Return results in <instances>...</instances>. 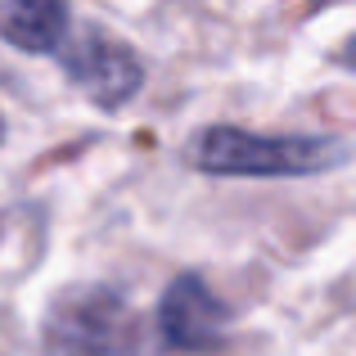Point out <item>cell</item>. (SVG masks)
<instances>
[{"instance_id":"1","label":"cell","mask_w":356,"mask_h":356,"mask_svg":"<svg viewBox=\"0 0 356 356\" xmlns=\"http://www.w3.org/2000/svg\"><path fill=\"white\" fill-rule=\"evenodd\" d=\"M185 158L208 176L284 181V176H321L348 163V145L330 136H257L239 127H208L190 140Z\"/></svg>"},{"instance_id":"2","label":"cell","mask_w":356,"mask_h":356,"mask_svg":"<svg viewBox=\"0 0 356 356\" xmlns=\"http://www.w3.org/2000/svg\"><path fill=\"white\" fill-rule=\"evenodd\" d=\"M41 356H145L140 316L104 284L68 289L45 316Z\"/></svg>"},{"instance_id":"3","label":"cell","mask_w":356,"mask_h":356,"mask_svg":"<svg viewBox=\"0 0 356 356\" xmlns=\"http://www.w3.org/2000/svg\"><path fill=\"white\" fill-rule=\"evenodd\" d=\"M63 72L68 81L90 99L95 108H122L140 95L145 86V63L127 41L99 32V27H81L63 41Z\"/></svg>"},{"instance_id":"4","label":"cell","mask_w":356,"mask_h":356,"mask_svg":"<svg viewBox=\"0 0 356 356\" xmlns=\"http://www.w3.org/2000/svg\"><path fill=\"white\" fill-rule=\"evenodd\" d=\"M158 330L167 348L176 352H203L217 348L230 330V312L199 275H176L158 302Z\"/></svg>"},{"instance_id":"5","label":"cell","mask_w":356,"mask_h":356,"mask_svg":"<svg viewBox=\"0 0 356 356\" xmlns=\"http://www.w3.org/2000/svg\"><path fill=\"white\" fill-rule=\"evenodd\" d=\"M0 36L23 54H54L68 41V0H0Z\"/></svg>"},{"instance_id":"6","label":"cell","mask_w":356,"mask_h":356,"mask_svg":"<svg viewBox=\"0 0 356 356\" xmlns=\"http://www.w3.org/2000/svg\"><path fill=\"white\" fill-rule=\"evenodd\" d=\"M339 59H343V68H356V36H352L348 45H343V54H339Z\"/></svg>"},{"instance_id":"7","label":"cell","mask_w":356,"mask_h":356,"mask_svg":"<svg viewBox=\"0 0 356 356\" xmlns=\"http://www.w3.org/2000/svg\"><path fill=\"white\" fill-rule=\"evenodd\" d=\"M0 140H5V118H0Z\"/></svg>"}]
</instances>
